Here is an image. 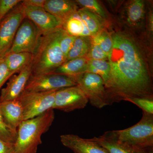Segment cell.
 Instances as JSON below:
<instances>
[{"label":"cell","mask_w":153,"mask_h":153,"mask_svg":"<svg viewBox=\"0 0 153 153\" xmlns=\"http://www.w3.org/2000/svg\"><path fill=\"white\" fill-rule=\"evenodd\" d=\"M111 36L110 77L105 86L107 105L129 97L153 99L152 76L136 44L122 33Z\"/></svg>","instance_id":"obj_1"},{"label":"cell","mask_w":153,"mask_h":153,"mask_svg":"<svg viewBox=\"0 0 153 153\" xmlns=\"http://www.w3.org/2000/svg\"><path fill=\"white\" fill-rule=\"evenodd\" d=\"M63 29L41 35L33 54L32 75L50 74L65 62L60 47Z\"/></svg>","instance_id":"obj_2"},{"label":"cell","mask_w":153,"mask_h":153,"mask_svg":"<svg viewBox=\"0 0 153 153\" xmlns=\"http://www.w3.org/2000/svg\"><path fill=\"white\" fill-rule=\"evenodd\" d=\"M55 115L54 109L33 118L24 120L17 129L16 140L14 144L15 153H37L42 143L41 137L52 126Z\"/></svg>","instance_id":"obj_3"},{"label":"cell","mask_w":153,"mask_h":153,"mask_svg":"<svg viewBox=\"0 0 153 153\" xmlns=\"http://www.w3.org/2000/svg\"><path fill=\"white\" fill-rule=\"evenodd\" d=\"M111 132L118 140L130 146L140 148L153 147V114L143 112L141 119L134 125Z\"/></svg>","instance_id":"obj_4"},{"label":"cell","mask_w":153,"mask_h":153,"mask_svg":"<svg viewBox=\"0 0 153 153\" xmlns=\"http://www.w3.org/2000/svg\"><path fill=\"white\" fill-rule=\"evenodd\" d=\"M56 91H24L18 99L23 107L24 120L36 117L53 109Z\"/></svg>","instance_id":"obj_5"},{"label":"cell","mask_w":153,"mask_h":153,"mask_svg":"<svg viewBox=\"0 0 153 153\" xmlns=\"http://www.w3.org/2000/svg\"><path fill=\"white\" fill-rule=\"evenodd\" d=\"M75 77L77 85L85 93L92 106L100 109L107 105L105 86L99 75L86 72Z\"/></svg>","instance_id":"obj_6"},{"label":"cell","mask_w":153,"mask_h":153,"mask_svg":"<svg viewBox=\"0 0 153 153\" xmlns=\"http://www.w3.org/2000/svg\"><path fill=\"white\" fill-rule=\"evenodd\" d=\"M21 2L0 24V58L4 57L10 49L17 30L25 19L24 7Z\"/></svg>","instance_id":"obj_7"},{"label":"cell","mask_w":153,"mask_h":153,"mask_svg":"<svg viewBox=\"0 0 153 153\" xmlns=\"http://www.w3.org/2000/svg\"><path fill=\"white\" fill-rule=\"evenodd\" d=\"M76 85L77 84L75 76L55 74L31 75L24 91H52Z\"/></svg>","instance_id":"obj_8"},{"label":"cell","mask_w":153,"mask_h":153,"mask_svg":"<svg viewBox=\"0 0 153 153\" xmlns=\"http://www.w3.org/2000/svg\"><path fill=\"white\" fill-rule=\"evenodd\" d=\"M41 36L33 22L25 19L19 26L11 48L7 53L29 52L33 54Z\"/></svg>","instance_id":"obj_9"},{"label":"cell","mask_w":153,"mask_h":153,"mask_svg":"<svg viewBox=\"0 0 153 153\" xmlns=\"http://www.w3.org/2000/svg\"><path fill=\"white\" fill-rule=\"evenodd\" d=\"M88 102L85 93L78 85H74L56 91L53 109L69 112L84 108Z\"/></svg>","instance_id":"obj_10"},{"label":"cell","mask_w":153,"mask_h":153,"mask_svg":"<svg viewBox=\"0 0 153 153\" xmlns=\"http://www.w3.org/2000/svg\"><path fill=\"white\" fill-rule=\"evenodd\" d=\"M24 7L25 19L33 22L41 35L62 28V22L43 8Z\"/></svg>","instance_id":"obj_11"},{"label":"cell","mask_w":153,"mask_h":153,"mask_svg":"<svg viewBox=\"0 0 153 153\" xmlns=\"http://www.w3.org/2000/svg\"><path fill=\"white\" fill-rule=\"evenodd\" d=\"M18 73L11 76L6 87L1 90L0 102L18 99L24 92L32 75V63Z\"/></svg>","instance_id":"obj_12"},{"label":"cell","mask_w":153,"mask_h":153,"mask_svg":"<svg viewBox=\"0 0 153 153\" xmlns=\"http://www.w3.org/2000/svg\"><path fill=\"white\" fill-rule=\"evenodd\" d=\"M60 142L74 153H109L91 139H84L77 135L66 134L60 136Z\"/></svg>","instance_id":"obj_13"},{"label":"cell","mask_w":153,"mask_h":153,"mask_svg":"<svg viewBox=\"0 0 153 153\" xmlns=\"http://www.w3.org/2000/svg\"><path fill=\"white\" fill-rule=\"evenodd\" d=\"M91 139L103 147L109 153H146V148L130 146L118 140L111 131Z\"/></svg>","instance_id":"obj_14"},{"label":"cell","mask_w":153,"mask_h":153,"mask_svg":"<svg viewBox=\"0 0 153 153\" xmlns=\"http://www.w3.org/2000/svg\"><path fill=\"white\" fill-rule=\"evenodd\" d=\"M0 111L7 125L17 131L24 121L23 107L19 100L0 102Z\"/></svg>","instance_id":"obj_15"},{"label":"cell","mask_w":153,"mask_h":153,"mask_svg":"<svg viewBox=\"0 0 153 153\" xmlns=\"http://www.w3.org/2000/svg\"><path fill=\"white\" fill-rule=\"evenodd\" d=\"M77 5L75 1L70 0H46L44 8L63 24L66 19L78 10Z\"/></svg>","instance_id":"obj_16"},{"label":"cell","mask_w":153,"mask_h":153,"mask_svg":"<svg viewBox=\"0 0 153 153\" xmlns=\"http://www.w3.org/2000/svg\"><path fill=\"white\" fill-rule=\"evenodd\" d=\"M125 21L129 26L137 27L144 19L145 5L142 0L130 1L126 5L124 10Z\"/></svg>","instance_id":"obj_17"},{"label":"cell","mask_w":153,"mask_h":153,"mask_svg":"<svg viewBox=\"0 0 153 153\" xmlns=\"http://www.w3.org/2000/svg\"><path fill=\"white\" fill-rule=\"evenodd\" d=\"M3 57L12 76L32 63L33 54L29 52L7 53Z\"/></svg>","instance_id":"obj_18"},{"label":"cell","mask_w":153,"mask_h":153,"mask_svg":"<svg viewBox=\"0 0 153 153\" xmlns=\"http://www.w3.org/2000/svg\"><path fill=\"white\" fill-rule=\"evenodd\" d=\"M88 59L86 57L72 59L64 62L50 74L76 76L86 72Z\"/></svg>","instance_id":"obj_19"},{"label":"cell","mask_w":153,"mask_h":153,"mask_svg":"<svg viewBox=\"0 0 153 153\" xmlns=\"http://www.w3.org/2000/svg\"><path fill=\"white\" fill-rule=\"evenodd\" d=\"M62 29L68 35L74 37H91L77 11L63 22Z\"/></svg>","instance_id":"obj_20"},{"label":"cell","mask_w":153,"mask_h":153,"mask_svg":"<svg viewBox=\"0 0 153 153\" xmlns=\"http://www.w3.org/2000/svg\"><path fill=\"white\" fill-rule=\"evenodd\" d=\"M77 13L90 32L91 37L102 29L105 20L84 8L78 9Z\"/></svg>","instance_id":"obj_21"},{"label":"cell","mask_w":153,"mask_h":153,"mask_svg":"<svg viewBox=\"0 0 153 153\" xmlns=\"http://www.w3.org/2000/svg\"><path fill=\"white\" fill-rule=\"evenodd\" d=\"M91 42V37H76L65 62L76 58L86 57L90 50Z\"/></svg>","instance_id":"obj_22"},{"label":"cell","mask_w":153,"mask_h":153,"mask_svg":"<svg viewBox=\"0 0 153 153\" xmlns=\"http://www.w3.org/2000/svg\"><path fill=\"white\" fill-rule=\"evenodd\" d=\"M86 72L99 75L103 79L105 86L109 82L111 67L108 61L107 60H88Z\"/></svg>","instance_id":"obj_23"},{"label":"cell","mask_w":153,"mask_h":153,"mask_svg":"<svg viewBox=\"0 0 153 153\" xmlns=\"http://www.w3.org/2000/svg\"><path fill=\"white\" fill-rule=\"evenodd\" d=\"M91 41L97 44L108 55H109L113 47L112 37L106 30L102 29L94 36L91 37Z\"/></svg>","instance_id":"obj_24"},{"label":"cell","mask_w":153,"mask_h":153,"mask_svg":"<svg viewBox=\"0 0 153 153\" xmlns=\"http://www.w3.org/2000/svg\"><path fill=\"white\" fill-rule=\"evenodd\" d=\"M78 5L97 15L104 20L107 19V14L100 3L96 0H77Z\"/></svg>","instance_id":"obj_25"},{"label":"cell","mask_w":153,"mask_h":153,"mask_svg":"<svg viewBox=\"0 0 153 153\" xmlns=\"http://www.w3.org/2000/svg\"><path fill=\"white\" fill-rule=\"evenodd\" d=\"M17 131L7 125L0 111V140L14 145L16 140Z\"/></svg>","instance_id":"obj_26"},{"label":"cell","mask_w":153,"mask_h":153,"mask_svg":"<svg viewBox=\"0 0 153 153\" xmlns=\"http://www.w3.org/2000/svg\"><path fill=\"white\" fill-rule=\"evenodd\" d=\"M125 101L134 103L142 109L143 112L153 114V99L141 97H129Z\"/></svg>","instance_id":"obj_27"},{"label":"cell","mask_w":153,"mask_h":153,"mask_svg":"<svg viewBox=\"0 0 153 153\" xmlns=\"http://www.w3.org/2000/svg\"><path fill=\"white\" fill-rule=\"evenodd\" d=\"M76 38L74 36L68 35L63 29L60 38V47L65 58V61L68 52L73 47Z\"/></svg>","instance_id":"obj_28"},{"label":"cell","mask_w":153,"mask_h":153,"mask_svg":"<svg viewBox=\"0 0 153 153\" xmlns=\"http://www.w3.org/2000/svg\"><path fill=\"white\" fill-rule=\"evenodd\" d=\"M22 1L21 0H0V24L7 15Z\"/></svg>","instance_id":"obj_29"},{"label":"cell","mask_w":153,"mask_h":153,"mask_svg":"<svg viewBox=\"0 0 153 153\" xmlns=\"http://www.w3.org/2000/svg\"><path fill=\"white\" fill-rule=\"evenodd\" d=\"M86 57L88 60H108V55L97 44L92 42L90 50Z\"/></svg>","instance_id":"obj_30"},{"label":"cell","mask_w":153,"mask_h":153,"mask_svg":"<svg viewBox=\"0 0 153 153\" xmlns=\"http://www.w3.org/2000/svg\"><path fill=\"white\" fill-rule=\"evenodd\" d=\"M11 76L4 57H1L0 58V89Z\"/></svg>","instance_id":"obj_31"},{"label":"cell","mask_w":153,"mask_h":153,"mask_svg":"<svg viewBox=\"0 0 153 153\" xmlns=\"http://www.w3.org/2000/svg\"><path fill=\"white\" fill-rule=\"evenodd\" d=\"M46 0H25L22 1V5L25 7H34L44 8Z\"/></svg>","instance_id":"obj_32"},{"label":"cell","mask_w":153,"mask_h":153,"mask_svg":"<svg viewBox=\"0 0 153 153\" xmlns=\"http://www.w3.org/2000/svg\"><path fill=\"white\" fill-rule=\"evenodd\" d=\"M0 153H15L14 145L0 140Z\"/></svg>","instance_id":"obj_33"},{"label":"cell","mask_w":153,"mask_h":153,"mask_svg":"<svg viewBox=\"0 0 153 153\" xmlns=\"http://www.w3.org/2000/svg\"><path fill=\"white\" fill-rule=\"evenodd\" d=\"M152 12H150L149 14V21H148V30L151 36H152L153 30V18Z\"/></svg>","instance_id":"obj_34"},{"label":"cell","mask_w":153,"mask_h":153,"mask_svg":"<svg viewBox=\"0 0 153 153\" xmlns=\"http://www.w3.org/2000/svg\"><path fill=\"white\" fill-rule=\"evenodd\" d=\"M146 153H153V147L146 148Z\"/></svg>","instance_id":"obj_35"}]
</instances>
